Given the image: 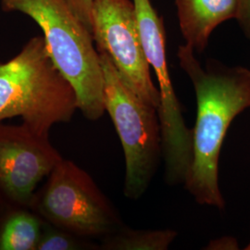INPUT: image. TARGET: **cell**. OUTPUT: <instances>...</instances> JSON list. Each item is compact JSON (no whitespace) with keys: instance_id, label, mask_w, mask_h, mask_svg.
<instances>
[{"instance_id":"1","label":"cell","mask_w":250,"mask_h":250,"mask_svg":"<svg viewBox=\"0 0 250 250\" xmlns=\"http://www.w3.org/2000/svg\"><path fill=\"white\" fill-rule=\"evenodd\" d=\"M179 64L188 74L197 98V120L192 129V161L184 183L199 205L223 210L219 187V159L233 119L250 107V69L208 60L203 67L189 45H180Z\"/></svg>"},{"instance_id":"2","label":"cell","mask_w":250,"mask_h":250,"mask_svg":"<svg viewBox=\"0 0 250 250\" xmlns=\"http://www.w3.org/2000/svg\"><path fill=\"white\" fill-rule=\"evenodd\" d=\"M7 11H18L36 21L56 69L70 83L78 109L89 121L105 113L104 73L92 33L65 0H1Z\"/></svg>"},{"instance_id":"3","label":"cell","mask_w":250,"mask_h":250,"mask_svg":"<svg viewBox=\"0 0 250 250\" xmlns=\"http://www.w3.org/2000/svg\"><path fill=\"white\" fill-rule=\"evenodd\" d=\"M76 109L75 91L56 69L43 36L33 37L0 64V122L21 117L28 129L48 136L53 125L70 122Z\"/></svg>"},{"instance_id":"4","label":"cell","mask_w":250,"mask_h":250,"mask_svg":"<svg viewBox=\"0 0 250 250\" xmlns=\"http://www.w3.org/2000/svg\"><path fill=\"white\" fill-rule=\"evenodd\" d=\"M104 104L121 139L125 157V196L137 200L148 189L162 157L159 110L146 104L126 84L106 54Z\"/></svg>"},{"instance_id":"5","label":"cell","mask_w":250,"mask_h":250,"mask_svg":"<svg viewBox=\"0 0 250 250\" xmlns=\"http://www.w3.org/2000/svg\"><path fill=\"white\" fill-rule=\"evenodd\" d=\"M144 53L158 81L161 105L159 116L162 136L165 181L170 186L184 184L192 161V129L184 120L167 62L163 21L151 0H133Z\"/></svg>"},{"instance_id":"6","label":"cell","mask_w":250,"mask_h":250,"mask_svg":"<svg viewBox=\"0 0 250 250\" xmlns=\"http://www.w3.org/2000/svg\"><path fill=\"white\" fill-rule=\"evenodd\" d=\"M39 210L54 224L79 236H107L123 226L89 174L63 159L49 174Z\"/></svg>"},{"instance_id":"7","label":"cell","mask_w":250,"mask_h":250,"mask_svg":"<svg viewBox=\"0 0 250 250\" xmlns=\"http://www.w3.org/2000/svg\"><path fill=\"white\" fill-rule=\"evenodd\" d=\"M91 33L97 49L107 55L125 84L159 110L160 92L152 80L131 0H94Z\"/></svg>"},{"instance_id":"8","label":"cell","mask_w":250,"mask_h":250,"mask_svg":"<svg viewBox=\"0 0 250 250\" xmlns=\"http://www.w3.org/2000/svg\"><path fill=\"white\" fill-rule=\"evenodd\" d=\"M62 160L48 136L23 125H0V188L12 200L30 202L38 183Z\"/></svg>"},{"instance_id":"9","label":"cell","mask_w":250,"mask_h":250,"mask_svg":"<svg viewBox=\"0 0 250 250\" xmlns=\"http://www.w3.org/2000/svg\"><path fill=\"white\" fill-rule=\"evenodd\" d=\"M186 44L202 53L215 29L236 18L238 0H174Z\"/></svg>"},{"instance_id":"10","label":"cell","mask_w":250,"mask_h":250,"mask_svg":"<svg viewBox=\"0 0 250 250\" xmlns=\"http://www.w3.org/2000/svg\"><path fill=\"white\" fill-rule=\"evenodd\" d=\"M178 232L165 230H134L122 226L105 236L102 249L110 250H167Z\"/></svg>"},{"instance_id":"11","label":"cell","mask_w":250,"mask_h":250,"mask_svg":"<svg viewBox=\"0 0 250 250\" xmlns=\"http://www.w3.org/2000/svg\"><path fill=\"white\" fill-rule=\"evenodd\" d=\"M40 224L33 215L19 212L8 219L0 233V250H36Z\"/></svg>"},{"instance_id":"12","label":"cell","mask_w":250,"mask_h":250,"mask_svg":"<svg viewBox=\"0 0 250 250\" xmlns=\"http://www.w3.org/2000/svg\"><path fill=\"white\" fill-rule=\"evenodd\" d=\"M93 245L84 243L72 236V233L53 232L41 237L37 245L38 250H75L92 249Z\"/></svg>"},{"instance_id":"13","label":"cell","mask_w":250,"mask_h":250,"mask_svg":"<svg viewBox=\"0 0 250 250\" xmlns=\"http://www.w3.org/2000/svg\"><path fill=\"white\" fill-rule=\"evenodd\" d=\"M77 18L91 32L94 0H65Z\"/></svg>"},{"instance_id":"14","label":"cell","mask_w":250,"mask_h":250,"mask_svg":"<svg viewBox=\"0 0 250 250\" xmlns=\"http://www.w3.org/2000/svg\"><path fill=\"white\" fill-rule=\"evenodd\" d=\"M235 19L245 36L250 40V0H238Z\"/></svg>"},{"instance_id":"15","label":"cell","mask_w":250,"mask_h":250,"mask_svg":"<svg viewBox=\"0 0 250 250\" xmlns=\"http://www.w3.org/2000/svg\"><path fill=\"white\" fill-rule=\"evenodd\" d=\"M238 242L231 236H224L217 239H212L205 248L208 250H238Z\"/></svg>"},{"instance_id":"16","label":"cell","mask_w":250,"mask_h":250,"mask_svg":"<svg viewBox=\"0 0 250 250\" xmlns=\"http://www.w3.org/2000/svg\"><path fill=\"white\" fill-rule=\"evenodd\" d=\"M245 250H250V244H249V245H248V246L245 248Z\"/></svg>"}]
</instances>
